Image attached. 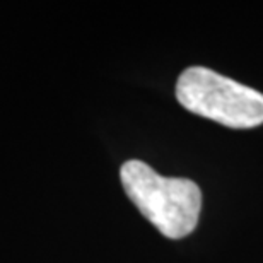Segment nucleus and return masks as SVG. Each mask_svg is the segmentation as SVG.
I'll return each mask as SVG.
<instances>
[{
  "mask_svg": "<svg viewBox=\"0 0 263 263\" xmlns=\"http://www.w3.org/2000/svg\"><path fill=\"white\" fill-rule=\"evenodd\" d=\"M123 190L140 214L170 239L193 233L202 209V192L186 178H166L139 159H130L120 170Z\"/></svg>",
  "mask_w": 263,
  "mask_h": 263,
  "instance_id": "f257e3e1",
  "label": "nucleus"
},
{
  "mask_svg": "<svg viewBox=\"0 0 263 263\" xmlns=\"http://www.w3.org/2000/svg\"><path fill=\"white\" fill-rule=\"evenodd\" d=\"M176 99L188 111L229 128L263 123V94L207 67H190L178 77Z\"/></svg>",
  "mask_w": 263,
  "mask_h": 263,
  "instance_id": "f03ea898",
  "label": "nucleus"
}]
</instances>
